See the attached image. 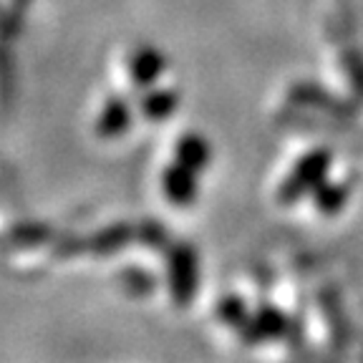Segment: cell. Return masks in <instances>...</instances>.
<instances>
[{"label": "cell", "mask_w": 363, "mask_h": 363, "mask_svg": "<svg viewBox=\"0 0 363 363\" xmlns=\"http://www.w3.org/2000/svg\"><path fill=\"white\" fill-rule=\"evenodd\" d=\"M330 162H333V152L328 147H315L303 154L278 187V202L290 207L301 202L306 194H313V189L328 177Z\"/></svg>", "instance_id": "obj_1"}, {"label": "cell", "mask_w": 363, "mask_h": 363, "mask_svg": "<svg viewBox=\"0 0 363 363\" xmlns=\"http://www.w3.org/2000/svg\"><path fill=\"white\" fill-rule=\"evenodd\" d=\"M167 278H169V295L177 308H189L197 293V250L189 242H174L167 250Z\"/></svg>", "instance_id": "obj_2"}, {"label": "cell", "mask_w": 363, "mask_h": 363, "mask_svg": "<svg viewBox=\"0 0 363 363\" xmlns=\"http://www.w3.org/2000/svg\"><path fill=\"white\" fill-rule=\"evenodd\" d=\"M288 328H290V318L285 315L280 308L265 303V306H260L257 311L250 313L247 323H245L238 333L245 346H260V343L285 338Z\"/></svg>", "instance_id": "obj_3"}, {"label": "cell", "mask_w": 363, "mask_h": 363, "mask_svg": "<svg viewBox=\"0 0 363 363\" xmlns=\"http://www.w3.org/2000/svg\"><path fill=\"white\" fill-rule=\"evenodd\" d=\"M290 101L295 104H306V106L320 108V111L330 113V116H338V119H351L356 113V106L348 101H343L340 96L330 94L328 89L318 84H311V81H298L288 89Z\"/></svg>", "instance_id": "obj_4"}, {"label": "cell", "mask_w": 363, "mask_h": 363, "mask_svg": "<svg viewBox=\"0 0 363 363\" xmlns=\"http://www.w3.org/2000/svg\"><path fill=\"white\" fill-rule=\"evenodd\" d=\"M162 189H164V197L174 207L187 210V207H192L197 202V172L189 169L187 164H182L179 159H174L162 172Z\"/></svg>", "instance_id": "obj_5"}, {"label": "cell", "mask_w": 363, "mask_h": 363, "mask_svg": "<svg viewBox=\"0 0 363 363\" xmlns=\"http://www.w3.org/2000/svg\"><path fill=\"white\" fill-rule=\"evenodd\" d=\"M167 71V58L154 48V45H139L129 58V76L131 86L136 91L152 89L159 76Z\"/></svg>", "instance_id": "obj_6"}, {"label": "cell", "mask_w": 363, "mask_h": 363, "mask_svg": "<svg viewBox=\"0 0 363 363\" xmlns=\"http://www.w3.org/2000/svg\"><path fill=\"white\" fill-rule=\"evenodd\" d=\"M131 126V106L124 96H108L96 119V134L101 139H116Z\"/></svg>", "instance_id": "obj_7"}, {"label": "cell", "mask_w": 363, "mask_h": 363, "mask_svg": "<svg viewBox=\"0 0 363 363\" xmlns=\"http://www.w3.org/2000/svg\"><path fill=\"white\" fill-rule=\"evenodd\" d=\"M134 225H129V222H113V225L99 230L96 235L86 238V242H89V252H94V255H113V252H119L126 245L134 242Z\"/></svg>", "instance_id": "obj_8"}, {"label": "cell", "mask_w": 363, "mask_h": 363, "mask_svg": "<svg viewBox=\"0 0 363 363\" xmlns=\"http://www.w3.org/2000/svg\"><path fill=\"white\" fill-rule=\"evenodd\" d=\"M174 159H179L182 164H187L194 172H204L212 162V149L210 142L202 134L194 131H184L174 144Z\"/></svg>", "instance_id": "obj_9"}, {"label": "cell", "mask_w": 363, "mask_h": 363, "mask_svg": "<svg viewBox=\"0 0 363 363\" xmlns=\"http://www.w3.org/2000/svg\"><path fill=\"white\" fill-rule=\"evenodd\" d=\"M348 194H351V187H348V182H330L323 179L313 189V204H315V210L320 215H338L348 202Z\"/></svg>", "instance_id": "obj_10"}, {"label": "cell", "mask_w": 363, "mask_h": 363, "mask_svg": "<svg viewBox=\"0 0 363 363\" xmlns=\"http://www.w3.org/2000/svg\"><path fill=\"white\" fill-rule=\"evenodd\" d=\"M177 106H179L177 91L164 89V86L162 89H147V94L142 96V104H139V108H142V113L149 121L169 119L172 113L177 111Z\"/></svg>", "instance_id": "obj_11"}, {"label": "cell", "mask_w": 363, "mask_h": 363, "mask_svg": "<svg viewBox=\"0 0 363 363\" xmlns=\"http://www.w3.org/2000/svg\"><path fill=\"white\" fill-rule=\"evenodd\" d=\"M51 235V227L38 225V222H21L6 233V245L8 247H38L48 242Z\"/></svg>", "instance_id": "obj_12"}, {"label": "cell", "mask_w": 363, "mask_h": 363, "mask_svg": "<svg viewBox=\"0 0 363 363\" xmlns=\"http://www.w3.org/2000/svg\"><path fill=\"white\" fill-rule=\"evenodd\" d=\"M215 313L217 318H220L222 323L230 325V328L240 330L245 323H247L250 318V311H247V303H245L242 295H235V293H227L222 295L220 301H217L215 306Z\"/></svg>", "instance_id": "obj_13"}, {"label": "cell", "mask_w": 363, "mask_h": 363, "mask_svg": "<svg viewBox=\"0 0 363 363\" xmlns=\"http://www.w3.org/2000/svg\"><path fill=\"white\" fill-rule=\"evenodd\" d=\"M119 280L121 288L134 298H144V295H152L157 290V278L144 267H124L119 272Z\"/></svg>", "instance_id": "obj_14"}, {"label": "cell", "mask_w": 363, "mask_h": 363, "mask_svg": "<svg viewBox=\"0 0 363 363\" xmlns=\"http://www.w3.org/2000/svg\"><path fill=\"white\" fill-rule=\"evenodd\" d=\"M320 311L328 315L330 320V330H333V338L338 340V346H346V318H343V308H340V303L333 298V293H320Z\"/></svg>", "instance_id": "obj_15"}, {"label": "cell", "mask_w": 363, "mask_h": 363, "mask_svg": "<svg viewBox=\"0 0 363 363\" xmlns=\"http://www.w3.org/2000/svg\"><path fill=\"white\" fill-rule=\"evenodd\" d=\"M340 63H343V71L348 76L351 91L358 99H363V53L356 51V48H348L340 56Z\"/></svg>", "instance_id": "obj_16"}, {"label": "cell", "mask_w": 363, "mask_h": 363, "mask_svg": "<svg viewBox=\"0 0 363 363\" xmlns=\"http://www.w3.org/2000/svg\"><path fill=\"white\" fill-rule=\"evenodd\" d=\"M136 238L142 240V245H147V247L169 250V235H167V230L152 220L142 222V225L136 227Z\"/></svg>", "instance_id": "obj_17"}, {"label": "cell", "mask_w": 363, "mask_h": 363, "mask_svg": "<svg viewBox=\"0 0 363 363\" xmlns=\"http://www.w3.org/2000/svg\"><path fill=\"white\" fill-rule=\"evenodd\" d=\"M86 250H89L86 238H63L56 245V255L71 257V255H79V252H86Z\"/></svg>", "instance_id": "obj_18"}, {"label": "cell", "mask_w": 363, "mask_h": 363, "mask_svg": "<svg viewBox=\"0 0 363 363\" xmlns=\"http://www.w3.org/2000/svg\"><path fill=\"white\" fill-rule=\"evenodd\" d=\"M16 3H18V6H28L30 0H16Z\"/></svg>", "instance_id": "obj_19"}]
</instances>
